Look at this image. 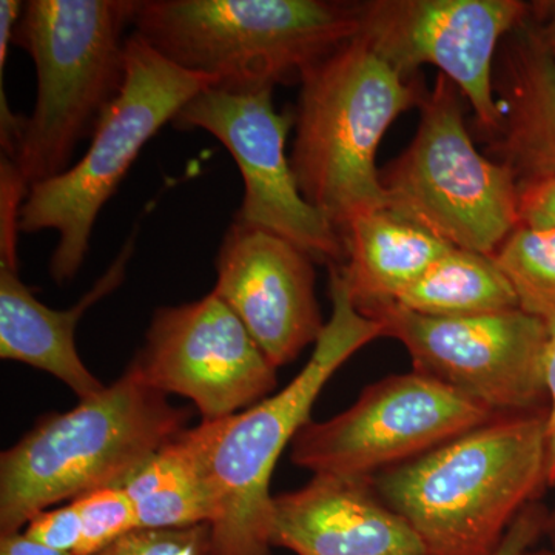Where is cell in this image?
I'll use <instances>...</instances> for the list:
<instances>
[{
  "mask_svg": "<svg viewBox=\"0 0 555 555\" xmlns=\"http://www.w3.org/2000/svg\"><path fill=\"white\" fill-rule=\"evenodd\" d=\"M509 281L518 309L555 326V229L518 225L492 255Z\"/></svg>",
  "mask_w": 555,
  "mask_h": 555,
  "instance_id": "21",
  "label": "cell"
},
{
  "mask_svg": "<svg viewBox=\"0 0 555 555\" xmlns=\"http://www.w3.org/2000/svg\"><path fill=\"white\" fill-rule=\"evenodd\" d=\"M361 313L382 324L383 337L406 347L415 372L494 414L546 408L551 327L524 310L440 318L412 312L392 301Z\"/></svg>",
  "mask_w": 555,
  "mask_h": 555,
  "instance_id": "9",
  "label": "cell"
},
{
  "mask_svg": "<svg viewBox=\"0 0 555 555\" xmlns=\"http://www.w3.org/2000/svg\"><path fill=\"white\" fill-rule=\"evenodd\" d=\"M139 0H28L13 43L38 73V101L14 164L28 189L69 169L127 78V28Z\"/></svg>",
  "mask_w": 555,
  "mask_h": 555,
  "instance_id": "5",
  "label": "cell"
},
{
  "mask_svg": "<svg viewBox=\"0 0 555 555\" xmlns=\"http://www.w3.org/2000/svg\"><path fill=\"white\" fill-rule=\"evenodd\" d=\"M427 317L486 315L518 309L516 294L492 257L449 248L397 298Z\"/></svg>",
  "mask_w": 555,
  "mask_h": 555,
  "instance_id": "20",
  "label": "cell"
},
{
  "mask_svg": "<svg viewBox=\"0 0 555 555\" xmlns=\"http://www.w3.org/2000/svg\"><path fill=\"white\" fill-rule=\"evenodd\" d=\"M529 22L555 61V0L554 2L531 3Z\"/></svg>",
  "mask_w": 555,
  "mask_h": 555,
  "instance_id": "29",
  "label": "cell"
},
{
  "mask_svg": "<svg viewBox=\"0 0 555 555\" xmlns=\"http://www.w3.org/2000/svg\"><path fill=\"white\" fill-rule=\"evenodd\" d=\"M272 545L297 555H425L372 478L326 474L273 496Z\"/></svg>",
  "mask_w": 555,
  "mask_h": 555,
  "instance_id": "15",
  "label": "cell"
},
{
  "mask_svg": "<svg viewBox=\"0 0 555 555\" xmlns=\"http://www.w3.org/2000/svg\"><path fill=\"white\" fill-rule=\"evenodd\" d=\"M358 33V2L332 0H139L133 20L166 60L232 93L301 82Z\"/></svg>",
  "mask_w": 555,
  "mask_h": 555,
  "instance_id": "3",
  "label": "cell"
},
{
  "mask_svg": "<svg viewBox=\"0 0 555 555\" xmlns=\"http://www.w3.org/2000/svg\"><path fill=\"white\" fill-rule=\"evenodd\" d=\"M369 49L403 79L436 65L462 91L486 138L499 129L492 68L496 47L524 24L531 3L520 0H369L358 2Z\"/></svg>",
  "mask_w": 555,
  "mask_h": 555,
  "instance_id": "12",
  "label": "cell"
},
{
  "mask_svg": "<svg viewBox=\"0 0 555 555\" xmlns=\"http://www.w3.org/2000/svg\"><path fill=\"white\" fill-rule=\"evenodd\" d=\"M93 555H214L211 526L139 528Z\"/></svg>",
  "mask_w": 555,
  "mask_h": 555,
  "instance_id": "23",
  "label": "cell"
},
{
  "mask_svg": "<svg viewBox=\"0 0 555 555\" xmlns=\"http://www.w3.org/2000/svg\"><path fill=\"white\" fill-rule=\"evenodd\" d=\"M546 408L496 415L372 477L425 555H491L547 486Z\"/></svg>",
  "mask_w": 555,
  "mask_h": 555,
  "instance_id": "1",
  "label": "cell"
},
{
  "mask_svg": "<svg viewBox=\"0 0 555 555\" xmlns=\"http://www.w3.org/2000/svg\"><path fill=\"white\" fill-rule=\"evenodd\" d=\"M218 295L273 367L317 343L326 324L315 295L313 258L275 233L233 222L217 255Z\"/></svg>",
  "mask_w": 555,
  "mask_h": 555,
  "instance_id": "14",
  "label": "cell"
},
{
  "mask_svg": "<svg viewBox=\"0 0 555 555\" xmlns=\"http://www.w3.org/2000/svg\"><path fill=\"white\" fill-rule=\"evenodd\" d=\"M518 225L555 229V175L518 184Z\"/></svg>",
  "mask_w": 555,
  "mask_h": 555,
  "instance_id": "25",
  "label": "cell"
},
{
  "mask_svg": "<svg viewBox=\"0 0 555 555\" xmlns=\"http://www.w3.org/2000/svg\"><path fill=\"white\" fill-rule=\"evenodd\" d=\"M525 555H555V547H542V550H537V547H532Z\"/></svg>",
  "mask_w": 555,
  "mask_h": 555,
  "instance_id": "32",
  "label": "cell"
},
{
  "mask_svg": "<svg viewBox=\"0 0 555 555\" xmlns=\"http://www.w3.org/2000/svg\"><path fill=\"white\" fill-rule=\"evenodd\" d=\"M230 416L199 423L159 449L122 486L137 505L139 528L178 529L210 525L217 500L210 465Z\"/></svg>",
  "mask_w": 555,
  "mask_h": 555,
  "instance_id": "18",
  "label": "cell"
},
{
  "mask_svg": "<svg viewBox=\"0 0 555 555\" xmlns=\"http://www.w3.org/2000/svg\"><path fill=\"white\" fill-rule=\"evenodd\" d=\"M332 315L315 350L291 385L230 416L211 456L217 500L211 524L214 555H272L273 495L270 481L323 387L361 347L383 337V326L353 306L338 268L332 266Z\"/></svg>",
  "mask_w": 555,
  "mask_h": 555,
  "instance_id": "6",
  "label": "cell"
},
{
  "mask_svg": "<svg viewBox=\"0 0 555 555\" xmlns=\"http://www.w3.org/2000/svg\"><path fill=\"white\" fill-rule=\"evenodd\" d=\"M545 537L550 540V546L555 547V503L547 509Z\"/></svg>",
  "mask_w": 555,
  "mask_h": 555,
  "instance_id": "31",
  "label": "cell"
},
{
  "mask_svg": "<svg viewBox=\"0 0 555 555\" xmlns=\"http://www.w3.org/2000/svg\"><path fill=\"white\" fill-rule=\"evenodd\" d=\"M547 509L534 502L521 511L491 555H525L545 537Z\"/></svg>",
  "mask_w": 555,
  "mask_h": 555,
  "instance_id": "26",
  "label": "cell"
},
{
  "mask_svg": "<svg viewBox=\"0 0 555 555\" xmlns=\"http://www.w3.org/2000/svg\"><path fill=\"white\" fill-rule=\"evenodd\" d=\"M346 262L337 266L360 312L397 298L449 244L393 211L382 208L357 218L343 235Z\"/></svg>",
  "mask_w": 555,
  "mask_h": 555,
  "instance_id": "19",
  "label": "cell"
},
{
  "mask_svg": "<svg viewBox=\"0 0 555 555\" xmlns=\"http://www.w3.org/2000/svg\"><path fill=\"white\" fill-rule=\"evenodd\" d=\"M24 2L17 0H2L0 2V79H3L7 60H9L10 46L13 43L14 30L21 20Z\"/></svg>",
  "mask_w": 555,
  "mask_h": 555,
  "instance_id": "28",
  "label": "cell"
},
{
  "mask_svg": "<svg viewBox=\"0 0 555 555\" xmlns=\"http://www.w3.org/2000/svg\"><path fill=\"white\" fill-rule=\"evenodd\" d=\"M211 87L206 76L178 67L131 33L126 83L86 155L60 177L31 185L22 206L21 232L60 233L50 261L54 283L62 286L78 275L100 211L142 147L167 122H173L193 98Z\"/></svg>",
  "mask_w": 555,
  "mask_h": 555,
  "instance_id": "7",
  "label": "cell"
},
{
  "mask_svg": "<svg viewBox=\"0 0 555 555\" xmlns=\"http://www.w3.org/2000/svg\"><path fill=\"white\" fill-rule=\"evenodd\" d=\"M0 555H73L36 542L24 531L0 535Z\"/></svg>",
  "mask_w": 555,
  "mask_h": 555,
  "instance_id": "30",
  "label": "cell"
},
{
  "mask_svg": "<svg viewBox=\"0 0 555 555\" xmlns=\"http://www.w3.org/2000/svg\"><path fill=\"white\" fill-rule=\"evenodd\" d=\"M462 91L440 73L420 105L414 141L379 170L387 210L449 246L492 257L518 228V182L477 152Z\"/></svg>",
  "mask_w": 555,
  "mask_h": 555,
  "instance_id": "8",
  "label": "cell"
},
{
  "mask_svg": "<svg viewBox=\"0 0 555 555\" xmlns=\"http://www.w3.org/2000/svg\"><path fill=\"white\" fill-rule=\"evenodd\" d=\"M299 83L292 170L301 195L343 240L357 218L387 207L379 142L429 90L420 75L401 78L358 36L306 69Z\"/></svg>",
  "mask_w": 555,
  "mask_h": 555,
  "instance_id": "4",
  "label": "cell"
},
{
  "mask_svg": "<svg viewBox=\"0 0 555 555\" xmlns=\"http://www.w3.org/2000/svg\"><path fill=\"white\" fill-rule=\"evenodd\" d=\"M133 247L131 236L107 272L67 310L43 305L25 286L20 270L0 266V358L53 375L79 400L102 392L105 386L80 360L75 332L83 313L122 284Z\"/></svg>",
  "mask_w": 555,
  "mask_h": 555,
  "instance_id": "16",
  "label": "cell"
},
{
  "mask_svg": "<svg viewBox=\"0 0 555 555\" xmlns=\"http://www.w3.org/2000/svg\"><path fill=\"white\" fill-rule=\"evenodd\" d=\"M496 414L418 372L367 386L326 422L302 426L291 444L295 466L313 476L372 478L485 425Z\"/></svg>",
  "mask_w": 555,
  "mask_h": 555,
  "instance_id": "10",
  "label": "cell"
},
{
  "mask_svg": "<svg viewBox=\"0 0 555 555\" xmlns=\"http://www.w3.org/2000/svg\"><path fill=\"white\" fill-rule=\"evenodd\" d=\"M546 385V467L547 486L555 488V326L551 327L545 360Z\"/></svg>",
  "mask_w": 555,
  "mask_h": 555,
  "instance_id": "27",
  "label": "cell"
},
{
  "mask_svg": "<svg viewBox=\"0 0 555 555\" xmlns=\"http://www.w3.org/2000/svg\"><path fill=\"white\" fill-rule=\"evenodd\" d=\"M272 91L208 89L179 112L175 129L207 131L235 159L244 179V198L233 222L275 233L328 268L343 266L341 236L301 195L286 155L295 112L278 113Z\"/></svg>",
  "mask_w": 555,
  "mask_h": 555,
  "instance_id": "11",
  "label": "cell"
},
{
  "mask_svg": "<svg viewBox=\"0 0 555 555\" xmlns=\"http://www.w3.org/2000/svg\"><path fill=\"white\" fill-rule=\"evenodd\" d=\"M502 56V120L489 150L518 184L555 175V61L529 17L506 36Z\"/></svg>",
  "mask_w": 555,
  "mask_h": 555,
  "instance_id": "17",
  "label": "cell"
},
{
  "mask_svg": "<svg viewBox=\"0 0 555 555\" xmlns=\"http://www.w3.org/2000/svg\"><path fill=\"white\" fill-rule=\"evenodd\" d=\"M127 371L164 396L188 398L211 422L270 397L278 369L233 310L210 292L198 301L156 310Z\"/></svg>",
  "mask_w": 555,
  "mask_h": 555,
  "instance_id": "13",
  "label": "cell"
},
{
  "mask_svg": "<svg viewBox=\"0 0 555 555\" xmlns=\"http://www.w3.org/2000/svg\"><path fill=\"white\" fill-rule=\"evenodd\" d=\"M82 520V539L75 555L100 553L139 529L137 505L119 486L102 488L73 500Z\"/></svg>",
  "mask_w": 555,
  "mask_h": 555,
  "instance_id": "22",
  "label": "cell"
},
{
  "mask_svg": "<svg viewBox=\"0 0 555 555\" xmlns=\"http://www.w3.org/2000/svg\"><path fill=\"white\" fill-rule=\"evenodd\" d=\"M190 411L130 371L76 408L42 416L0 455V535L102 488H122L188 429Z\"/></svg>",
  "mask_w": 555,
  "mask_h": 555,
  "instance_id": "2",
  "label": "cell"
},
{
  "mask_svg": "<svg viewBox=\"0 0 555 555\" xmlns=\"http://www.w3.org/2000/svg\"><path fill=\"white\" fill-rule=\"evenodd\" d=\"M36 542L75 555L82 539V520L75 503L50 507L36 514L24 529Z\"/></svg>",
  "mask_w": 555,
  "mask_h": 555,
  "instance_id": "24",
  "label": "cell"
}]
</instances>
